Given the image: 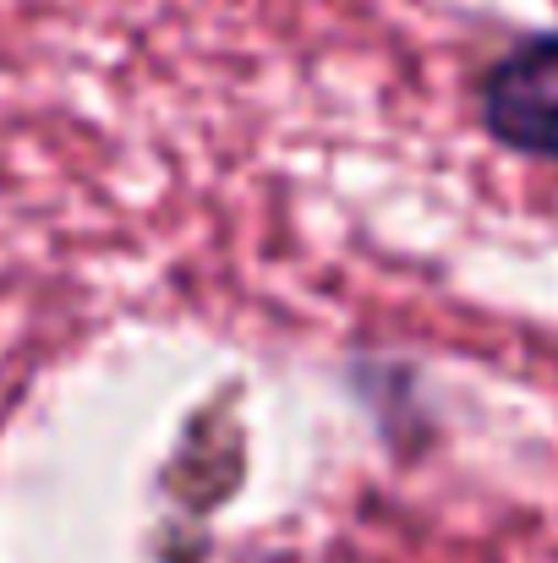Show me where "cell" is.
<instances>
[{"instance_id":"cell-1","label":"cell","mask_w":558,"mask_h":563,"mask_svg":"<svg viewBox=\"0 0 558 563\" xmlns=\"http://www.w3.org/2000/svg\"><path fill=\"white\" fill-rule=\"evenodd\" d=\"M482 132L537 165H558V33L510 44L477 82Z\"/></svg>"}]
</instances>
